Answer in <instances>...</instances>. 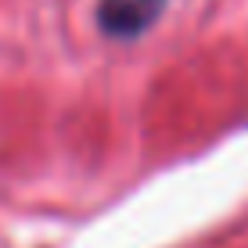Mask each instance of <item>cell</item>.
Segmentation results:
<instances>
[{
    "label": "cell",
    "mask_w": 248,
    "mask_h": 248,
    "mask_svg": "<svg viewBox=\"0 0 248 248\" xmlns=\"http://www.w3.org/2000/svg\"><path fill=\"white\" fill-rule=\"evenodd\" d=\"M166 0H101L97 22L108 36L115 40H133L158 18Z\"/></svg>",
    "instance_id": "6da1fadb"
}]
</instances>
